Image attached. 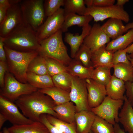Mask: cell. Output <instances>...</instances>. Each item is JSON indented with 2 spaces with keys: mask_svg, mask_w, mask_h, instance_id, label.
Returning a JSON list of instances; mask_svg holds the SVG:
<instances>
[{
  "mask_svg": "<svg viewBox=\"0 0 133 133\" xmlns=\"http://www.w3.org/2000/svg\"><path fill=\"white\" fill-rule=\"evenodd\" d=\"M26 117L33 121H40V115L48 114L57 118L53 108L56 105L49 96L38 89L19 97L14 102Z\"/></svg>",
  "mask_w": 133,
  "mask_h": 133,
  "instance_id": "cell-1",
  "label": "cell"
},
{
  "mask_svg": "<svg viewBox=\"0 0 133 133\" xmlns=\"http://www.w3.org/2000/svg\"><path fill=\"white\" fill-rule=\"evenodd\" d=\"M3 38L5 46L18 51L38 52L40 47L36 32L23 22Z\"/></svg>",
  "mask_w": 133,
  "mask_h": 133,
  "instance_id": "cell-2",
  "label": "cell"
},
{
  "mask_svg": "<svg viewBox=\"0 0 133 133\" xmlns=\"http://www.w3.org/2000/svg\"><path fill=\"white\" fill-rule=\"evenodd\" d=\"M8 69L19 82L27 83L28 67L32 61L39 54L37 51L21 52L4 46Z\"/></svg>",
  "mask_w": 133,
  "mask_h": 133,
  "instance_id": "cell-3",
  "label": "cell"
},
{
  "mask_svg": "<svg viewBox=\"0 0 133 133\" xmlns=\"http://www.w3.org/2000/svg\"><path fill=\"white\" fill-rule=\"evenodd\" d=\"M60 29L49 37L39 42V54L45 58L54 59L67 66L71 59L63 42Z\"/></svg>",
  "mask_w": 133,
  "mask_h": 133,
  "instance_id": "cell-4",
  "label": "cell"
},
{
  "mask_svg": "<svg viewBox=\"0 0 133 133\" xmlns=\"http://www.w3.org/2000/svg\"><path fill=\"white\" fill-rule=\"evenodd\" d=\"M43 0H21L20 5L23 23L35 32L43 23L45 16Z\"/></svg>",
  "mask_w": 133,
  "mask_h": 133,
  "instance_id": "cell-5",
  "label": "cell"
},
{
  "mask_svg": "<svg viewBox=\"0 0 133 133\" xmlns=\"http://www.w3.org/2000/svg\"><path fill=\"white\" fill-rule=\"evenodd\" d=\"M38 90L28 83L19 82L13 74L7 71L5 76L4 86L0 90V95L14 102L21 96Z\"/></svg>",
  "mask_w": 133,
  "mask_h": 133,
  "instance_id": "cell-6",
  "label": "cell"
},
{
  "mask_svg": "<svg viewBox=\"0 0 133 133\" xmlns=\"http://www.w3.org/2000/svg\"><path fill=\"white\" fill-rule=\"evenodd\" d=\"M86 15L91 16L96 22L102 21L108 18H116L127 23L130 19L129 14L123 7L116 4L104 7L87 8L85 14Z\"/></svg>",
  "mask_w": 133,
  "mask_h": 133,
  "instance_id": "cell-7",
  "label": "cell"
},
{
  "mask_svg": "<svg viewBox=\"0 0 133 133\" xmlns=\"http://www.w3.org/2000/svg\"><path fill=\"white\" fill-rule=\"evenodd\" d=\"M123 103V100L114 99L107 96L99 105L91 110L96 115L114 125L119 122V111Z\"/></svg>",
  "mask_w": 133,
  "mask_h": 133,
  "instance_id": "cell-8",
  "label": "cell"
},
{
  "mask_svg": "<svg viewBox=\"0 0 133 133\" xmlns=\"http://www.w3.org/2000/svg\"><path fill=\"white\" fill-rule=\"evenodd\" d=\"M69 96L70 101L75 104L77 112L91 110L88 102V92L85 79L72 76Z\"/></svg>",
  "mask_w": 133,
  "mask_h": 133,
  "instance_id": "cell-9",
  "label": "cell"
},
{
  "mask_svg": "<svg viewBox=\"0 0 133 133\" xmlns=\"http://www.w3.org/2000/svg\"><path fill=\"white\" fill-rule=\"evenodd\" d=\"M65 17L64 9L61 8L53 15L48 17L36 32L39 42L61 29Z\"/></svg>",
  "mask_w": 133,
  "mask_h": 133,
  "instance_id": "cell-10",
  "label": "cell"
},
{
  "mask_svg": "<svg viewBox=\"0 0 133 133\" xmlns=\"http://www.w3.org/2000/svg\"><path fill=\"white\" fill-rule=\"evenodd\" d=\"M14 102L0 96V113L13 125H22L32 123L31 120L22 114Z\"/></svg>",
  "mask_w": 133,
  "mask_h": 133,
  "instance_id": "cell-11",
  "label": "cell"
},
{
  "mask_svg": "<svg viewBox=\"0 0 133 133\" xmlns=\"http://www.w3.org/2000/svg\"><path fill=\"white\" fill-rule=\"evenodd\" d=\"M19 3L12 5L7 9L4 19L0 24V37H6L23 22Z\"/></svg>",
  "mask_w": 133,
  "mask_h": 133,
  "instance_id": "cell-12",
  "label": "cell"
},
{
  "mask_svg": "<svg viewBox=\"0 0 133 133\" xmlns=\"http://www.w3.org/2000/svg\"><path fill=\"white\" fill-rule=\"evenodd\" d=\"M110 39L102 29L101 26L95 23L91 27L83 43L89 48L92 52L106 45L110 41Z\"/></svg>",
  "mask_w": 133,
  "mask_h": 133,
  "instance_id": "cell-13",
  "label": "cell"
},
{
  "mask_svg": "<svg viewBox=\"0 0 133 133\" xmlns=\"http://www.w3.org/2000/svg\"><path fill=\"white\" fill-rule=\"evenodd\" d=\"M85 80L88 92V102L91 109L99 105L107 96L106 87L91 78Z\"/></svg>",
  "mask_w": 133,
  "mask_h": 133,
  "instance_id": "cell-14",
  "label": "cell"
},
{
  "mask_svg": "<svg viewBox=\"0 0 133 133\" xmlns=\"http://www.w3.org/2000/svg\"><path fill=\"white\" fill-rule=\"evenodd\" d=\"M92 26L89 24L82 27L81 34L76 33L74 35L70 33H66L64 40L70 48V56L74 58L77 52L83 43V41L89 33Z\"/></svg>",
  "mask_w": 133,
  "mask_h": 133,
  "instance_id": "cell-15",
  "label": "cell"
},
{
  "mask_svg": "<svg viewBox=\"0 0 133 133\" xmlns=\"http://www.w3.org/2000/svg\"><path fill=\"white\" fill-rule=\"evenodd\" d=\"M96 115L91 110L77 112L75 116L77 133H89Z\"/></svg>",
  "mask_w": 133,
  "mask_h": 133,
  "instance_id": "cell-16",
  "label": "cell"
},
{
  "mask_svg": "<svg viewBox=\"0 0 133 133\" xmlns=\"http://www.w3.org/2000/svg\"><path fill=\"white\" fill-rule=\"evenodd\" d=\"M118 117L119 122L123 126L125 131L128 133H133V106L126 95Z\"/></svg>",
  "mask_w": 133,
  "mask_h": 133,
  "instance_id": "cell-17",
  "label": "cell"
},
{
  "mask_svg": "<svg viewBox=\"0 0 133 133\" xmlns=\"http://www.w3.org/2000/svg\"><path fill=\"white\" fill-rule=\"evenodd\" d=\"M114 52L107 50L106 45L92 52L91 60L94 68L100 66L113 67L112 58Z\"/></svg>",
  "mask_w": 133,
  "mask_h": 133,
  "instance_id": "cell-18",
  "label": "cell"
},
{
  "mask_svg": "<svg viewBox=\"0 0 133 133\" xmlns=\"http://www.w3.org/2000/svg\"><path fill=\"white\" fill-rule=\"evenodd\" d=\"M53 109L57 113V118L59 120L67 123L76 124L75 116L77 111L73 102L69 101L56 105Z\"/></svg>",
  "mask_w": 133,
  "mask_h": 133,
  "instance_id": "cell-19",
  "label": "cell"
},
{
  "mask_svg": "<svg viewBox=\"0 0 133 133\" xmlns=\"http://www.w3.org/2000/svg\"><path fill=\"white\" fill-rule=\"evenodd\" d=\"M101 27L106 35L112 40L122 35L125 32V26L122 21L117 18H109L101 26Z\"/></svg>",
  "mask_w": 133,
  "mask_h": 133,
  "instance_id": "cell-20",
  "label": "cell"
},
{
  "mask_svg": "<svg viewBox=\"0 0 133 133\" xmlns=\"http://www.w3.org/2000/svg\"><path fill=\"white\" fill-rule=\"evenodd\" d=\"M105 87L107 96L114 99L124 100L126 91L124 81L112 75Z\"/></svg>",
  "mask_w": 133,
  "mask_h": 133,
  "instance_id": "cell-21",
  "label": "cell"
},
{
  "mask_svg": "<svg viewBox=\"0 0 133 133\" xmlns=\"http://www.w3.org/2000/svg\"><path fill=\"white\" fill-rule=\"evenodd\" d=\"M11 133H50L47 127L40 121L22 125H13L8 128Z\"/></svg>",
  "mask_w": 133,
  "mask_h": 133,
  "instance_id": "cell-22",
  "label": "cell"
},
{
  "mask_svg": "<svg viewBox=\"0 0 133 133\" xmlns=\"http://www.w3.org/2000/svg\"><path fill=\"white\" fill-rule=\"evenodd\" d=\"M93 19L89 15L81 16L74 13L66 15L61 30L63 32H66L69 27L75 25L82 27L89 24Z\"/></svg>",
  "mask_w": 133,
  "mask_h": 133,
  "instance_id": "cell-23",
  "label": "cell"
},
{
  "mask_svg": "<svg viewBox=\"0 0 133 133\" xmlns=\"http://www.w3.org/2000/svg\"><path fill=\"white\" fill-rule=\"evenodd\" d=\"M133 42V28L129 30L125 34L110 41L106 45V49L115 51L123 50Z\"/></svg>",
  "mask_w": 133,
  "mask_h": 133,
  "instance_id": "cell-24",
  "label": "cell"
},
{
  "mask_svg": "<svg viewBox=\"0 0 133 133\" xmlns=\"http://www.w3.org/2000/svg\"><path fill=\"white\" fill-rule=\"evenodd\" d=\"M41 92L50 96L56 105H59L70 101L69 92L54 86L42 89H38Z\"/></svg>",
  "mask_w": 133,
  "mask_h": 133,
  "instance_id": "cell-25",
  "label": "cell"
},
{
  "mask_svg": "<svg viewBox=\"0 0 133 133\" xmlns=\"http://www.w3.org/2000/svg\"><path fill=\"white\" fill-rule=\"evenodd\" d=\"M27 82L38 89H42L54 86L52 77L48 74L38 75L27 72Z\"/></svg>",
  "mask_w": 133,
  "mask_h": 133,
  "instance_id": "cell-26",
  "label": "cell"
},
{
  "mask_svg": "<svg viewBox=\"0 0 133 133\" xmlns=\"http://www.w3.org/2000/svg\"><path fill=\"white\" fill-rule=\"evenodd\" d=\"M93 68V67H86L74 59L71 60L67 66V72L72 76L85 79L91 78L92 72Z\"/></svg>",
  "mask_w": 133,
  "mask_h": 133,
  "instance_id": "cell-27",
  "label": "cell"
},
{
  "mask_svg": "<svg viewBox=\"0 0 133 133\" xmlns=\"http://www.w3.org/2000/svg\"><path fill=\"white\" fill-rule=\"evenodd\" d=\"M113 75L125 82L133 79V66L131 64L121 63L114 65Z\"/></svg>",
  "mask_w": 133,
  "mask_h": 133,
  "instance_id": "cell-28",
  "label": "cell"
},
{
  "mask_svg": "<svg viewBox=\"0 0 133 133\" xmlns=\"http://www.w3.org/2000/svg\"><path fill=\"white\" fill-rule=\"evenodd\" d=\"M111 68L107 66H100L94 68L91 78L97 82L106 86L110 81L112 76Z\"/></svg>",
  "mask_w": 133,
  "mask_h": 133,
  "instance_id": "cell-29",
  "label": "cell"
},
{
  "mask_svg": "<svg viewBox=\"0 0 133 133\" xmlns=\"http://www.w3.org/2000/svg\"><path fill=\"white\" fill-rule=\"evenodd\" d=\"M64 6L65 15L74 13L84 16L87 9L83 0H65Z\"/></svg>",
  "mask_w": 133,
  "mask_h": 133,
  "instance_id": "cell-30",
  "label": "cell"
},
{
  "mask_svg": "<svg viewBox=\"0 0 133 133\" xmlns=\"http://www.w3.org/2000/svg\"><path fill=\"white\" fill-rule=\"evenodd\" d=\"M27 72L32 73L38 75L48 74L45 58L39 54L30 63Z\"/></svg>",
  "mask_w": 133,
  "mask_h": 133,
  "instance_id": "cell-31",
  "label": "cell"
},
{
  "mask_svg": "<svg viewBox=\"0 0 133 133\" xmlns=\"http://www.w3.org/2000/svg\"><path fill=\"white\" fill-rule=\"evenodd\" d=\"M46 117L51 124L63 133H77L76 124L64 122L50 115H46Z\"/></svg>",
  "mask_w": 133,
  "mask_h": 133,
  "instance_id": "cell-32",
  "label": "cell"
},
{
  "mask_svg": "<svg viewBox=\"0 0 133 133\" xmlns=\"http://www.w3.org/2000/svg\"><path fill=\"white\" fill-rule=\"evenodd\" d=\"M72 77L67 72H65L52 77L54 86L70 92Z\"/></svg>",
  "mask_w": 133,
  "mask_h": 133,
  "instance_id": "cell-33",
  "label": "cell"
},
{
  "mask_svg": "<svg viewBox=\"0 0 133 133\" xmlns=\"http://www.w3.org/2000/svg\"><path fill=\"white\" fill-rule=\"evenodd\" d=\"M92 54V52L89 48L83 43L74 58L86 67H93L91 60Z\"/></svg>",
  "mask_w": 133,
  "mask_h": 133,
  "instance_id": "cell-34",
  "label": "cell"
},
{
  "mask_svg": "<svg viewBox=\"0 0 133 133\" xmlns=\"http://www.w3.org/2000/svg\"><path fill=\"white\" fill-rule=\"evenodd\" d=\"M91 131L93 133H114V125L96 115Z\"/></svg>",
  "mask_w": 133,
  "mask_h": 133,
  "instance_id": "cell-35",
  "label": "cell"
},
{
  "mask_svg": "<svg viewBox=\"0 0 133 133\" xmlns=\"http://www.w3.org/2000/svg\"><path fill=\"white\" fill-rule=\"evenodd\" d=\"M45 58L48 74L51 77L62 72H67V66L54 59Z\"/></svg>",
  "mask_w": 133,
  "mask_h": 133,
  "instance_id": "cell-36",
  "label": "cell"
},
{
  "mask_svg": "<svg viewBox=\"0 0 133 133\" xmlns=\"http://www.w3.org/2000/svg\"><path fill=\"white\" fill-rule=\"evenodd\" d=\"M65 0H46L44 6L45 16H51L56 12L62 6H64Z\"/></svg>",
  "mask_w": 133,
  "mask_h": 133,
  "instance_id": "cell-37",
  "label": "cell"
},
{
  "mask_svg": "<svg viewBox=\"0 0 133 133\" xmlns=\"http://www.w3.org/2000/svg\"><path fill=\"white\" fill-rule=\"evenodd\" d=\"M127 53L126 48L123 50H119L115 52L112 58V63L113 66L121 63L131 64L127 57Z\"/></svg>",
  "mask_w": 133,
  "mask_h": 133,
  "instance_id": "cell-38",
  "label": "cell"
},
{
  "mask_svg": "<svg viewBox=\"0 0 133 133\" xmlns=\"http://www.w3.org/2000/svg\"><path fill=\"white\" fill-rule=\"evenodd\" d=\"M40 121L47 127L50 133H63L49 122L47 118L46 114H43L40 115Z\"/></svg>",
  "mask_w": 133,
  "mask_h": 133,
  "instance_id": "cell-39",
  "label": "cell"
},
{
  "mask_svg": "<svg viewBox=\"0 0 133 133\" xmlns=\"http://www.w3.org/2000/svg\"><path fill=\"white\" fill-rule=\"evenodd\" d=\"M126 96L133 106V79L132 81L125 82Z\"/></svg>",
  "mask_w": 133,
  "mask_h": 133,
  "instance_id": "cell-40",
  "label": "cell"
},
{
  "mask_svg": "<svg viewBox=\"0 0 133 133\" xmlns=\"http://www.w3.org/2000/svg\"><path fill=\"white\" fill-rule=\"evenodd\" d=\"M8 69L7 63L0 61V85L1 88L4 86L5 74Z\"/></svg>",
  "mask_w": 133,
  "mask_h": 133,
  "instance_id": "cell-41",
  "label": "cell"
},
{
  "mask_svg": "<svg viewBox=\"0 0 133 133\" xmlns=\"http://www.w3.org/2000/svg\"><path fill=\"white\" fill-rule=\"evenodd\" d=\"M115 0H93V6L104 7L114 5Z\"/></svg>",
  "mask_w": 133,
  "mask_h": 133,
  "instance_id": "cell-42",
  "label": "cell"
},
{
  "mask_svg": "<svg viewBox=\"0 0 133 133\" xmlns=\"http://www.w3.org/2000/svg\"><path fill=\"white\" fill-rule=\"evenodd\" d=\"M3 39V38L0 37V61L6 62V59L4 48Z\"/></svg>",
  "mask_w": 133,
  "mask_h": 133,
  "instance_id": "cell-43",
  "label": "cell"
},
{
  "mask_svg": "<svg viewBox=\"0 0 133 133\" xmlns=\"http://www.w3.org/2000/svg\"><path fill=\"white\" fill-rule=\"evenodd\" d=\"M8 9L5 7L0 6V24L4 19Z\"/></svg>",
  "mask_w": 133,
  "mask_h": 133,
  "instance_id": "cell-44",
  "label": "cell"
},
{
  "mask_svg": "<svg viewBox=\"0 0 133 133\" xmlns=\"http://www.w3.org/2000/svg\"><path fill=\"white\" fill-rule=\"evenodd\" d=\"M114 133H127L124 130L122 129L118 123H116L114 125Z\"/></svg>",
  "mask_w": 133,
  "mask_h": 133,
  "instance_id": "cell-45",
  "label": "cell"
},
{
  "mask_svg": "<svg viewBox=\"0 0 133 133\" xmlns=\"http://www.w3.org/2000/svg\"><path fill=\"white\" fill-rule=\"evenodd\" d=\"M11 6L9 0H0V6L8 8Z\"/></svg>",
  "mask_w": 133,
  "mask_h": 133,
  "instance_id": "cell-46",
  "label": "cell"
},
{
  "mask_svg": "<svg viewBox=\"0 0 133 133\" xmlns=\"http://www.w3.org/2000/svg\"><path fill=\"white\" fill-rule=\"evenodd\" d=\"M7 119L6 117L2 113H0V129L1 128L4 123Z\"/></svg>",
  "mask_w": 133,
  "mask_h": 133,
  "instance_id": "cell-47",
  "label": "cell"
},
{
  "mask_svg": "<svg viewBox=\"0 0 133 133\" xmlns=\"http://www.w3.org/2000/svg\"><path fill=\"white\" fill-rule=\"evenodd\" d=\"M116 5L119 6L123 7L124 5L128 2L129 0H117Z\"/></svg>",
  "mask_w": 133,
  "mask_h": 133,
  "instance_id": "cell-48",
  "label": "cell"
},
{
  "mask_svg": "<svg viewBox=\"0 0 133 133\" xmlns=\"http://www.w3.org/2000/svg\"><path fill=\"white\" fill-rule=\"evenodd\" d=\"M125 31L126 32L130 29L133 28V22L129 23L125 26Z\"/></svg>",
  "mask_w": 133,
  "mask_h": 133,
  "instance_id": "cell-49",
  "label": "cell"
},
{
  "mask_svg": "<svg viewBox=\"0 0 133 133\" xmlns=\"http://www.w3.org/2000/svg\"><path fill=\"white\" fill-rule=\"evenodd\" d=\"M84 3L87 6V8L93 6V0H84Z\"/></svg>",
  "mask_w": 133,
  "mask_h": 133,
  "instance_id": "cell-50",
  "label": "cell"
},
{
  "mask_svg": "<svg viewBox=\"0 0 133 133\" xmlns=\"http://www.w3.org/2000/svg\"><path fill=\"white\" fill-rule=\"evenodd\" d=\"M127 53L131 54L133 53V43L126 48Z\"/></svg>",
  "mask_w": 133,
  "mask_h": 133,
  "instance_id": "cell-51",
  "label": "cell"
},
{
  "mask_svg": "<svg viewBox=\"0 0 133 133\" xmlns=\"http://www.w3.org/2000/svg\"><path fill=\"white\" fill-rule=\"evenodd\" d=\"M127 57L133 66V53L127 54Z\"/></svg>",
  "mask_w": 133,
  "mask_h": 133,
  "instance_id": "cell-52",
  "label": "cell"
},
{
  "mask_svg": "<svg viewBox=\"0 0 133 133\" xmlns=\"http://www.w3.org/2000/svg\"><path fill=\"white\" fill-rule=\"evenodd\" d=\"M2 132L3 133H11L9 131L8 128L6 127L3 128Z\"/></svg>",
  "mask_w": 133,
  "mask_h": 133,
  "instance_id": "cell-53",
  "label": "cell"
},
{
  "mask_svg": "<svg viewBox=\"0 0 133 133\" xmlns=\"http://www.w3.org/2000/svg\"><path fill=\"white\" fill-rule=\"evenodd\" d=\"M89 133H93L91 131Z\"/></svg>",
  "mask_w": 133,
  "mask_h": 133,
  "instance_id": "cell-54",
  "label": "cell"
}]
</instances>
